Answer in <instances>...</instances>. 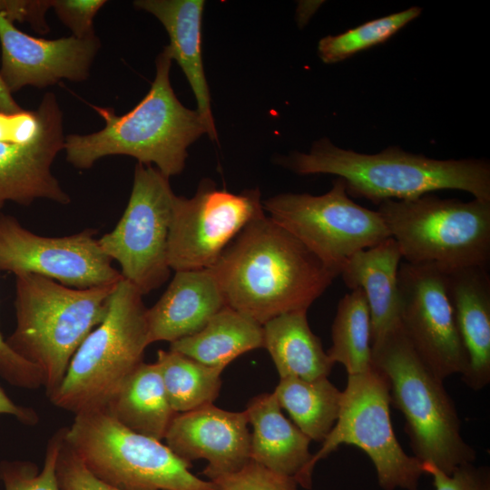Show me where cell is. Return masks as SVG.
Masks as SVG:
<instances>
[{"instance_id": "obj_11", "label": "cell", "mask_w": 490, "mask_h": 490, "mask_svg": "<svg viewBox=\"0 0 490 490\" xmlns=\"http://www.w3.org/2000/svg\"><path fill=\"white\" fill-rule=\"evenodd\" d=\"M175 197L168 177L137 162L121 219L98 239L103 251L120 265L122 279L142 295L160 288L170 276L168 237Z\"/></svg>"}, {"instance_id": "obj_33", "label": "cell", "mask_w": 490, "mask_h": 490, "mask_svg": "<svg viewBox=\"0 0 490 490\" xmlns=\"http://www.w3.org/2000/svg\"><path fill=\"white\" fill-rule=\"evenodd\" d=\"M424 474L433 478L435 490H490V471L486 466L467 463L447 475L434 465L422 463Z\"/></svg>"}, {"instance_id": "obj_8", "label": "cell", "mask_w": 490, "mask_h": 490, "mask_svg": "<svg viewBox=\"0 0 490 490\" xmlns=\"http://www.w3.org/2000/svg\"><path fill=\"white\" fill-rule=\"evenodd\" d=\"M64 439L96 477L121 490H218L167 445L127 428L105 409L75 415Z\"/></svg>"}, {"instance_id": "obj_26", "label": "cell", "mask_w": 490, "mask_h": 490, "mask_svg": "<svg viewBox=\"0 0 490 490\" xmlns=\"http://www.w3.org/2000/svg\"><path fill=\"white\" fill-rule=\"evenodd\" d=\"M273 394L293 424L310 440L323 442L338 420L342 391L328 377L280 378Z\"/></svg>"}, {"instance_id": "obj_21", "label": "cell", "mask_w": 490, "mask_h": 490, "mask_svg": "<svg viewBox=\"0 0 490 490\" xmlns=\"http://www.w3.org/2000/svg\"><path fill=\"white\" fill-rule=\"evenodd\" d=\"M133 5L154 15L166 29L170 44L165 46L172 60L183 71L197 101V112L207 135L217 140L211 108V94L201 54L203 0H137Z\"/></svg>"}, {"instance_id": "obj_13", "label": "cell", "mask_w": 490, "mask_h": 490, "mask_svg": "<svg viewBox=\"0 0 490 490\" xmlns=\"http://www.w3.org/2000/svg\"><path fill=\"white\" fill-rule=\"evenodd\" d=\"M86 229L63 237H46L25 229L15 217L0 214V271L34 274L75 289L117 283L122 279Z\"/></svg>"}, {"instance_id": "obj_32", "label": "cell", "mask_w": 490, "mask_h": 490, "mask_svg": "<svg viewBox=\"0 0 490 490\" xmlns=\"http://www.w3.org/2000/svg\"><path fill=\"white\" fill-rule=\"evenodd\" d=\"M55 473L61 490H121L96 477L68 446L64 427L56 459Z\"/></svg>"}, {"instance_id": "obj_20", "label": "cell", "mask_w": 490, "mask_h": 490, "mask_svg": "<svg viewBox=\"0 0 490 490\" xmlns=\"http://www.w3.org/2000/svg\"><path fill=\"white\" fill-rule=\"evenodd\" d=\"M245 413L253 429L250 460L292 477L299 485L310 489L312 475L309 466L312 455L309 446L311 440L284 416L273 392L251 398Z\"/></svg>"}, {"instance_id": "obj_38", "label": "cell", "mask_w": 490, "mask_h": 490, "mask_svg": "<svg viewBox=\"0 0 490 490\" xmlns=\"http://www.w3.org/2000/svg\"><path fill=\"white\" fill-rule=\"evenodd\" d=\"M23 110L14 100L0 75V113H14Z\"/></svg>"}, {"instance_id": "obj_14", "label": "cell", "mask_w": 490, "mask_h": 490, "mask_svg": "<svg viewBox=\"0 0 490 490\" xmlns=\"http://www.w3.org/2000/svg\"><path fill=\"white\" fill-rule=\"evenodd\" d=\"M397 282L400 326L417 356L443 381L463 375L467 358L447 295L445 271L403 262Z\"/></svg>"}, {"instance_id": "obj_35", "label": "cell", "mask_w": 490, "mask_h": 490, "mask_svg": "<svg viewBox=\"0 0 490 490\" xmlns=\"http://www.w3.org/2000/svg\"><path fill=\"white\" fill-rule=\"evenodd\" d=\"M0 376L15 387L34 389L43 387V377L34 365L16 355L0 332Z\"/></svg>"}, {"instance_id": "obj_28", "label": "cell", "mask_w": 490, "mask_h": 490, "mask_svg": "<svg viewBox=\"0 0 490 490\" xmlns=\"http://www.w3.org/2000/svg\"><path fill=\"white\" fill-rule=\"evenodd\" d=\"M157 364L172 408L184 413L213 404L222 369L206 366L173 350H159Z\"/></svg>"}, {"instance_id": "obj_6", "label": "cell", "mask_w": 490, "mask_h": 490, "mask_svg": "<svg viewBox=\"0 0 490 490\" xmlns=\"http://www.w3.org/2000/svg\"><path fill=\"white\" fill-rule=\"evenodd\" d=\"M142 294L122 279L103 320L74 354L56 390L48 397L74 415L104 409L126 377L143 362L150 345Z\"/></svg>"}, {"instance_id": "obj_24", "label": "cell", "mask_w": 490, "mask_h": 490, "mask_svg": "<svg viewBox=\"0 0 490 490\" xmlns=\"http://www.w3.org/2000/svg\"><path fill=\"white\" fill-rule=\"evenodd\" d=\"M104 409L127 428L161 441L178 414L169 403L155 362H142L126 377Z\"/></svg>"}, {"instance_id": "obj_29", "label": "cell", "mask_w": 490, "mask_h": 490, "mask_svg": "<svg viewBox=\"0 0 490 490\" xmlns=\"http://www.w3.org/2000/svg\"><path fill=\"white\" fill-rule=\"evenodd\" d=\"M422 12L412 6L384 17L374 19L336 35L321 38L318 54L325 64H335L387 41Z\"/></svg>"}, {"instance_id": "obj_1", "label": "cell", "mask_w": 490, "mask_h": 490, "mask_svg": "<svg viewBox=\"0 0 490 490\" xmlns=\"http://www.w3.org/2000/svg\"><path fill=\"white\" fill-rule=\"evenodd\" d=\"M226 306L260 325L308 310L339 276L265 215L251 220L211 268Z\"/></svg>"}, {"instance_id": "obj_9", "label": "cell", "mask_w": 490, "mask_h": 490, "mask_svg": "<svg viewBox=\"0 0 490 490\" xmlns=\"http://www.w3.org/2000/svg\"><path fill=\"white\" fill-rule=\"evenodd\" d=\"M390 395L385 376L374 367L368 372L348 375L342 391L338 420L312 455L309 472L341 445H352L367 454L375 466L383 490H417L424 475L422 462L405 453L392 426Z\"/></svg>"}, {"instance_id": "obj_17", "label": "cell", "mask_w": 490, "mask_h": 490, "mask_svg": "<svg viewBox=\"0 0 490 490\" xmlns=\"http://www.w3.org/2000/svg\"><path fill=\"white\" fill-rule=\"evenodd\" d=\"M245 411L231 412L213 404L178 413L164 437L181 459H205L202 474L213 481L250 461V433Z\"/></svg>"}, {"instance_id": "obj_31", "label": "cell", "mask_w": 490, "mask_h": 490, "mask_svg": "<svg viewBox=\"0 0 490 490\" xmlns=\"http://www.w3.org/2000/svg\"><path fill=\"white\" fill-rule=\"evenodd\" d=\"M218 490H299L294 478L250 461L240 470L212 481Z\"/></svg>"}, {"instance_id": "obj_36", "label": "cell", "mask_w": 490, "mask_h": 490, "mask_svg": "<svg viewBox=\"0 0 490 490\" xmlns=\"http://www.w3.org/2000/svg\"><path fill=\"white\" fill-rule=\"evenodd\" d=\"M52 0H0V13L10 22L28 23L37 33L49 32L46 13Z\"/></svg>"}, {"instance_id": "obj_2", "label": "cell", "mask_w": 490, "mask_h": 490, "mask_svg": "<svg viewBox=\"0 0 490 490\" xmlns=\"http://www.w3.org/2000/svg\"><path fill=\"white\" fill-rule=\"evenodd\" d=\"M277 162L300 175H336L345 181L348 196L377 205L446 189L465 191L490 202V164L485 160H436L398 147L365 154L323 138L309 152H294L279 157Z\"/></svg>"}, {"instance_id": "obj_37", "label": "cell", "mask_w": 490, "mask_h": 490, "mask_svg": "<svg viewBox=\"0 0 490 490\" xmlns=\"http://www.w3.org/2000/svg\"><path fill=\"white\" fill-rule=\"evenodd\" d=\"M6 414L16 417L26 425H34L38 421L36 413L29 407L15 404L0 387V415Z\"/></svg>"}, {"instance_id": "obj_23", "label": "cell", "mask_w": 490, "mask_h": 490, "mask_svg": "<svg viewBox=\"0 0 490 490\" xmlns=\"http://www.w3.org/2000/svg\"><path fill=\"white\" fill-rule=\"evenodd\" d=\"M262 327L263 348L270 353L280 378L328 377L334 364L320 338L310 329L307 310L279 315Z\"/></svg>"}, {"instance_id": "obj_22", "label": "cell", "mask_w": 490, "mask_h": 490, "mask_svg": "<svg viewBox=\"0 0 490 490\" xmlns=\"http://www.w3.org/2000/svg\"><path fill=\"white\" fill-rule=\"evenodd\" d=\"M402 256L390 237L348 259L339 275L346 286L360 289L371 316L372 343L400 325L398 270Z\"/></svg>"}, {"instance_id": "obj_19", "label": "cell", "mask_w": 490, "mask_h": 490, "mask_svg": "<svg viewBox=\"0 0 490 490\" xmlns=\"http://www.w3.org/2000/svg\"><path fill=\"white\" fill-rule=\"evenodd\" d=\"M226 307L211 269L175 271L160 299L147 309L148 339L170 343L199 332Z\"/></svg>"}, {"instance_id": "obj_7", "label": "cell", "mask_w": 490, "mask_h": 490, "mask_svg": "<svg viewBox=\"0 0 490 490\" xmlns=\"http://www.w3.org/2000/svg\"><path fill=\"white\" fill-rule=\"evenodd\" d=\"M377 211L406 262L442 270L488 267L490 202L427 193L384 201Z\"/></svg>"}, {"instance_id": "obj_25", "label": "cell", "mask_w": 490, "mask_h": 490, "mask_svg": "<svg viewBox=\"0 0 490 490\" xmlns=\"http://www.w3.org/2000/svg\"><path fill=\"white\" fill-rule=\"evenodd\" d=\"M259 348H263L262 325L228 306L199 332L170 346L171 350L222 370L240 355Z\"/></svg>"}, {"instance_id": "obj_34", "label": "cell", "mask_w": 490, "mask_h": 490, "mask_svg": "<svg viewBox=\"0 0 490 490\" xmlns=\"http://www.w3.org/2000/svg\"><path fill=\"white\" fill-rule=\"evenodd\" d=\"M106 3L105 0H52V8L72 35L85 38L95 34L93 18Z\"/></svg>"}, {"instance_id": "obj_10", "label": "cell", "mask_w": 490, "mask_h": 490, "mask_svg": "<svg viewBox=\"0 0 490 490\" xmlns=\"http://www.w3.org/2000/svg\"><path fill=\"white\" fill-rule=\"evenodd\" d=\"M262 206L270 219L339 273L353 254L391 237L379 212L353 201L341 178L322 195L280 193Z\"/></svg>"}, {"instance_id": "obj_4", "label": "cell", "mask_w": 490, "mask_h": 490, "mask_svg": "<svg viewBox=\"0 0 490 490\" xmlns=\"http://www.w3.org/2000/svg\"><path fill=\"white\" fill-rule=\"evenodd\" d=\"M117 283L75 289L34 274L15 276L16 324L5 342L38 368L48 397L79 346L103 320Z\"/></svg>"}, {"instance_id": "obj_15", "label": "cell", "mask_w": 490, "mask_h": 490, "mask_svg": "<svg viewBox=\"0 0 490 490\" xmlns=\"http://www.w3.org/2000/svg\"><path fill=\"white\" fill-rule=\"evenodd\" d=\"M0 44V75L11 93L28 85L44 88L62 79L82 82L100 49L95 34L38 38L16 28L1 13Z\"/></svg>"}, {"instance_id": "obj_30", "label": "cell", "mask_w": 490, "mask_h": 490, "mask_svg": "<svg viewBox=\"0 0 490 490\" xmlns=\"http://www.w3.org/2000/svg\"><path fill=\"white\" fill-rule=\"evenodd\" d=\"M63 428L57 430L48 440L44 466L39 471L29 461H3L0 464V479L5 490H61L55 466Z\"/></svg>"}, {"instance_id": "obj_16", "label": "cell", "mask_w": 490, "mask_h": 490, "mask_svg": "<svg viewBox=\"0 0 490 490\" xmlns=\"http://www.w3.org/2000/svg\"><path fill=\"white\" fill-rule=\"evenodd\" d=\"M40 106L43 122L34 139L0 142V209L6 202L27 206L38 199L71 201L52 173V164L64 146L63 113L53 93L44 95Z\"/></svg>"}, {"instance_id": "obj_3", "label": "cell", "mask_w": 490, "mask_h": 490, "mask_svg": "<svg viewBox=\"0 0 490 490\" xmlns=\"http://www.w3.org/2000/svg\"><path fill=\"white\" fill-rule=\"evenodd\" d=\"M172 58L163 51L156 59V74L147 94L131 111L117 115L113 108L91 104L105 125L88 134L65 136L66 160L79 169L91 168L110 155H127L163 175L181 173L187 149L207 128L196 110L186 108L170 82Z\"/></svg>"}, {"instance_id": "obj_12", "label": "cell", "mask_w": 490, "mask_h": 490, "mask_svg": "<svg viewBox=\"0 0 490 490\" xmlns=\"http://www.w3.org/2000/svg\"><path fill=\"white\" fill-rule=\"evenodd\" d=\"M263 215L258 189L232 193L204 180L193 197L176 195L168 237L170 269H211L242 229Z\"/></svg>"}, {"instance_id": "obj_27", "label": "cell", "mask_w": 490, "mask_h": 490, "mask_svg": "<svg viewBox=\"0 0 490 490\" xmlns=\"http://www.w3.org/2000/svg\"><path fill=\"white\" fill-rule=\"evenodd\" d=\"M331 338L327 354L333 364H342L348 375L366 373L373 368L371 316L360 289H351L339 300Z\"/></svg>"}, {"instance_id": "obj_5", "label": "cell", "mask_w": 490, "mask_h": 490, "mask_svg": "<svg viewBox=\"0 0 490 490\" xmlns=\"http://www.w3.org/2000/svg\"><path fill=\"white\" fill-rule=\"evenodd\" d=\"M372 363L387 380L390 404L405 416L415 457L447 475L474 463L475 451L462 437L444 381L417 356L400 325L372 343Z\"/></svg>"}, {"instance_id": "obj_18", "label": "cell", "mask_w": 490, "mask_h": 490, "mask_svg": "<svg viewBox=\"0 0 490 490\" xmlns=\"http://www.w3.org/2000/svg\"><path fill=\"white\" fill-rule=\"evenodd\" d=\"M456 326L467 358L462 376L475 391L490 382V275L488 267L444 270Z\"/></svg>"}]
</instances>
